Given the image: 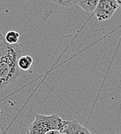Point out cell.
I'll list each match as a JSON object with an SVG mask.
<instances>
[{
  "label": "cell",
  "instance_id": "1",
  "mask_svg": "<svg viewBox=\"0 0 121 134\" xmlns=\"http://www.w3.org/2000/svg\"><path fill=\"white\" fill-rule=\"evenodd\" d=\"M22 55L20 44L0 43V91L16 81L20 76L18 60Z\"/></svg>",
  "mask_w": 121,
  "mask_h": 134
},
{
  "label": "cell",
  "instance_id": "2",
  "mask_svg": "<svg viewBox=\"0 0 121 134\" xmlns=\"http://www.w3.org/2000/svg\"><path fill=\"white\" fill-rule=\"evenodd\" d=\"M68 120L61 119L57 114L40 115L37 114L33 122L29 126L28 134H45L51 130L62 132L68 124Z\"/></svg>",
  "mask_w": 121,
  "mask_h": 134
},
{
  "label": "cell",
  "instance_id": "3",
  "mask_svg": "<svg viewBox=\"0 0 121 134\" xmlns=\"http://www.w3.org/2000/svg\"><path fill=\"white\" fill-rule=\"evenodd\" d=\"M118 7L117 0H99L94 13L99 21L108 20L113 16Z\"/></svg>",
  "mask_w": 121,
  "mask_h": 134
},
{
  "label": "cell",
  "instance_id": "4",
  "mask_svg": "<svg viewBox=\"0 0 121 134\" xmlns=\"http://www.w3.org/2000/svg\"><path fill=\"white\" fill-rule=\"evenodd\" d=\"M62 133L65 134H92L86 127L83 126L76 120L68 121Z\"/></svg>",
  "mask_w": 121,
  "mask_h": 134
},
{
  "label": "cell",
  "instance_id": "5",
  "mask_svg": "<svg viewBox=\"0 0 121 134\" xmlns=\"http://www.w3.org/2000/svg\"><path fill=\"white\" fill-rule=\"evenodd\" d=\"M99 0H78V5L84 11L92 13L95 11Z\"/></svg>",
  "mask_w": 121,
  "mask_h": 134
},
{
  "label": "cell",
  "instance_id": "6",
  "mask_svg": "<svg viewBox=\"0 0 121 134\" xmlns=\"http://www.w3.org/2000/svg\"><path fill=\"white\" fill-rule=\"evenodd\" d=\"M34 59L30 55H21L18 60V66L20 70L29 71L32 67Z\"/></svg>",
  "mask_w": 121,
  "mask_h": 134
},
{
  "label": "cell",
  "instance_id": "7",
  "mask_svg": "<svg viewBox=\"0 0 121 134\" xmlns=\"http://www.w3.org/2000/svg\"><path fill=\"white\" fill-rule=\"evenodd\" d=\"M5 41L9 44H16L18 43L20 40V33L16 30H10L8 31L4 36Z\"/></svg>",
  "mask_w": 121,
  "mask_h": 134
},
{
  "label": "cell",
  "instance_id": "8",
  "mask_svg": "<svg viewBox=\"0 0 121 134\" xmlns=\"http://www.w3.org/2000/svg\"><path fill=\"white\" fill-rule=\"evenodd\" d=\"M52 2L63 7H70L78 4V0H52Z\"/></svg>",
  "mask_w": 121,
  "mask_h": 134
},
{
  "label": "cell",
  "instance_id": "9",
  "mask_svg": "<svg viewBox=\"0 0 121 134\" xmlns=\"http://www.w3.org/2000/svg\"><path fill=\"white\" fill-rule=\"evenodd\" d=\"M45 134H63V133L59 131V130H51Z\"/></svg>",
  "mask_w": 121,
  "mask_h": 134
},
{
  "label": "cell",
  "instance_id": "10",
  "mask_svg": "<svg viewBox=\"0 0 121 134\" xmlns=\"http://www.w3.org/2000/svg\"><path fill=\"white\" fill-rule=\"evenodd\" d=\"M2 40H4V36L2 34V33H1V30H0V43H1Z\"/></svg>",
  "mask_w": 121,
  "mask_h": 134
},
{
  "label": "cell",
  "instance_id": "11",
  "mask_svg": "<svg viewBox=\"0 0 121 134\" xmlns=\"http://www.w3.org/2000/svg\"><path fill=\"white\" fill-rule=\"evenodd\" d=\"M117 3H118L119 6H120L121 7V0H117Z\"/></svg>",
  "mask_w": 121,
  "mask_h": 134
},
{
  "label": "cell",
  "instance_id": "12",
  "mask_svg": "<svg viewBox=\"0 0 121 134\" xmlns=\"http://www.w3.org/2000/svg\"><path fill=\"white\" fill-rule=\"evenodd\" d=\"M0 133H1V129H0Z\"/></svg>",
  "mask_w": 121,
  "mask_h": 134
},
{
  "label": "cell",
  "instance_id": "13",
  "mask_svg": "<svg viewBox=\"0 0 121 134\" xmlns=\"http://www.w3.org/2000/svg\"><path fill=\"white\" fill-rule=\"evenodd\" d=\"M117 134H121V133H117Z\"/></svg>",
  "mask_w": 121,
  "mask_h": 134
},
{
  "label": "cell",
  "instance_id": "14",
  "mask_svg": "<svg viewBox=\"0 0 121 134\" xmlns=\"http://www.w3.org/2000/svg\"><path fill=\"white\" fill-rule=\"evenodd\" d=\"M63 134H65V133H63Z\"/></svg>",
  "mask_w": 121,
  "mask_h": 134
}]
</instances>
